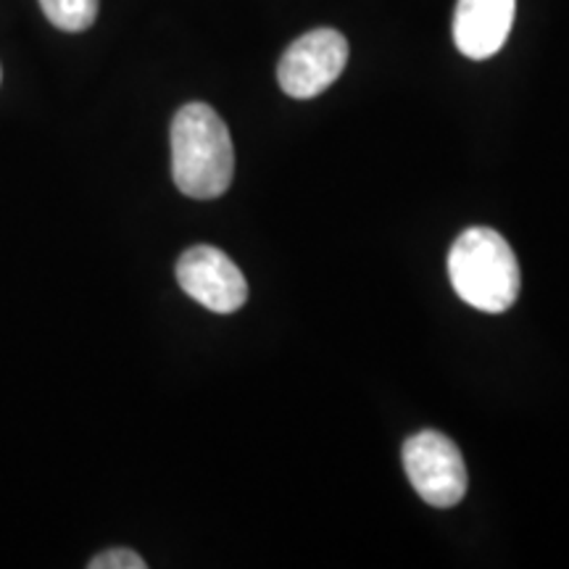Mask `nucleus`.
<instances>
[{
  "mask_svg": "<svg viewBox=\"0 0 569 569\" xmlns=\"http://www.w3.org/2000/svg\"><path fill=\"white\" fill-rule=\"evenodd\" d=\"M172 180L182 196L213 201L230 190L234 148L224 119L209 103H188L172 119Z\"/></svg>",
  "mask_w": 569,
  "mask_h": 569,
  "instance_id": "obj_1",
  "label": "nucleus"
},
{
  "mask_svg": "<svg viewBox=\"0 0 569 569\" xmlns=\"http://www.w3.org/2000/svg\"><path fill=\"white\" fill-rule=\"evenodd\" d=\"M448 277L457 296L486 315H503L519 298L517 256L503 234L490 227H469L448 253Z\"/></svg>",
  "mask_w": 569,
  "mask_h": 569,
  "instance_id": "obj_2",
  "label": "nucleus"
},
{
  "mask_svg": "<svg viewBox=\"0 0 569 569\" xmlns=\"http://www.w3.org/2000/svg\"><path fill=\"white\" fill-rule=\"evenodd\" d=\"M403 469L425 503L451 509L465 498L469 475L459 446L443 432L422 430L403 443Z\"/></svg>",
  "mask_w": 569,
  "mask_h": 569,
  "instance_id": "obj_3",
  "label": "nucleus"
},
{
  "mask_svg": "<svg viewBox=\"0 0 569 569\" xmlns=\"http://www.w3.org/2000/svg\"><path fill=\"white\" fill-rule=\"evenodd\" d=\"M348 40L338 30L319 27L298 38L277 63V82L296 101L322 96L343 74Z\"/></svg>",
  "mask_w": 569,
  "mask_h": 569,
  "instance_id": "obj_4",
  "label": "nucleus"
},
{
  "mask_svg": "<svg viewBox=\"0 0 569 569\" xmlns=\"http://www.w3.org/2000/svg\"><path fill=\"white\" fill-rule=\"evenodd\" d=\"M177 282L213 315H232L248 301V282L238 264L213 246L188 248L177 261Z\"/></svg>",
  "mask_w": 569,
  "mask_h": 569,
  "instance_id": "obj_5",
  "label": "nucleus"
},
{
  "mask_svg": "<svg viewBox=\"0 0 569 569\" xmlns=\"http://www.w3.org/2000/svg\"><path fill=\"white\" fill-rule=\"evenodd\" d=\"M517 0H459L453 13V42L467 59L486 61L507 42Z\"/></svg>",
  "mask_w": 569,
  "mask_h": 569,
  "instance_id": "obj_6",
  "label": "nucleus"
},
{
  "mask_svg": "<svg viewBox=\"0 0 569 569\" xmlns=\"http://www.w3.org/2000/svg\"><path fill=\"white\" fill-rule=\"evenodd\" d=\"M46 19L61 32H84L96 24L101 0H38Z\"/></svg>",
  "mask_w": 569,
  "mask_h": 569,
  "instance_id": "obj_7",
  "label": "nucleus"
},
{
  "mask_svg": "<svg viewBox=\"0 0 569 569\" xmlns=\"http://www.w3.org/2000/svg\"><path fill=\"white\" fill-rule=\"evenodd\" d=\"M90 569H146V559L130 549H111L88 561Z\"/></svg>",
  "mask_w": 569,
  "mask_h": 569,
  "instance_id": "obj_8",
  "label": "nucleus"
},
{
  "mask_svg": "<svg viewBox=\"0 0 569 569\" xmlns=\"http://www.w3.org/2000/svg\"><path fill=\"white\" fill-rule=\"evenodd\" d=\"M0 82H3V69H0Z\"/></svg>",
  "mask_w": 569,
  "mask_h": 569,
  "instance_id": "obj_9",
  "label": "nucleus"
}]
</instances>
